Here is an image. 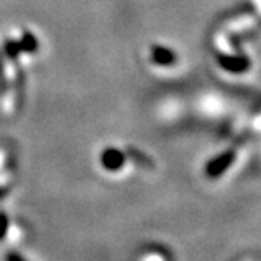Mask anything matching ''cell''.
Segmentation results:
<instances>
[{
	"mask_svg": "<svg viewBox=\"0 0 261 261\" xmlns=\"http://www.w3.org/2000/svg\"><path fill=\"white\" fill-rule=\"evenodd\" d=\"M234 159H236V153L233 150L222 153V154L213 158L206 164V167H204V173H206L208 176H211V178H217V176H220V175H223L227 172V169L234 162Z\"/></svg>",
	"mask_w": 261,
	"mask_h": 261,
	"instance_id": "obj_2",
	"label": "cell"
},
{
	"mask_svg": "<svg viewBox=\"0 0 261 261\" xmlns=\"http://www.w3.org/2000/svg\"><path fill=\"white\" fill-rule=\"evenodd\" d=\"M151 57H153V62L161 66H170L176 63V54L172 49L164 47V46H154Z\"/></svg>",
	"mask_w": 261,
	"mask_h": 261,
	"instance_id": "obj_3",
	"label": "cell"
},
{
	"mask_svg": "<svg viewBox=\"0 0 261 261\" xmlns=\"http://www.w3.org/2000/svg\"><path fill=\"white\" fill-rule=\"evenodd\" d=\"M101 161H102V165L106 167V169L115 172L117 169H120V167L123 165L124 156L118 150H115V148H110V150L102 153V159Z\"/></svg>",
	"mask_w": 261,
	"mask_h": 261,
	"instance_id": "obj_4",
	"label": "cell"
},
{
	"mask_svg": "<svg viewBox=\"0 0 261 261\" xmlns=\"http://www.w3.org/2000/svg\"><path fill=\"white\" fill-rule=\"evenodd\" d=\"M8 261H24V259H22V256H19V255H10V256H8Z\"/></svg>",
	"mask_w": 261,
	"mask_h": 261,
	"instance_id": "obj_5",
	"label": "cell"
},
{
	"mask_svg": "<svg viewBox=\"0 0 261 261\" xmlns=\"http://www.w3.org/2000/svg\"><path fill=\"white\" fill-rule=\"evenodd\" d=\"M217 63L222 69L233 74H242L247 72L252 66V62L247 55H228V54H219L217 55Z\"/></svg>",
	"mask_w": 261,
	"mask_h": 261,
	"instance_id": "obj_1",
	"label": "cell"
}]
</instances>
